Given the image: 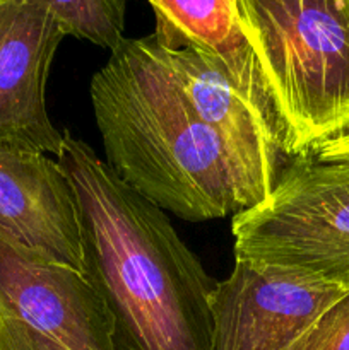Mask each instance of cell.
<instances>
[{
  "label": "cell",
  "instance_id": "6da1fadb",
  "mask_svg": "<svg viewBox=\"0 0 349 350\" xmlns=\"http://www.w3.org/2000/svg\"><path fill=\"white\" fill-rule=\"evenodd\" d=\"M57 161L74 191L82 273L112 317L116 350H211L218 282L164 211L68 132Z\"/></svg>",
  "mask_w": 349,
  "mask_h": 350
},
{
  "label": "cell",
  "instance_id": "7a4b0ae2",
  "mask_svg": "<svg viewBox=\"0 0 349 350\" xmlns=\"http://www.w3.org/2000/svg\"><path fill=\"white\" fill-rule=\"evenodd\" d=\"M89 94L106 166L127 187L192 222L246 207L224 144L192 111L153 34L125 38Z\"/></svg>",
  "mask_w": 349,
  "mask_h": 350
},
{
  "label": "cell",
  "instance_id": "3957f363",
  "mask_svg": "<svg viewBox=\"0 0 349 350\" xmlns=\"http://www.w3.org/2000/svg\"><path fill=\"white\" fill-rule=\"evenodd\" d=\"M283 133L298 156L349 130V0H240Z\"/></svg>",
  "mask_w": 349,
  "mask_h": 350
},
{
  "label": "cell",
  "instance_id": "277c9868",
  "mask_svg": "<svg viewBox=\"0 0 349 350\" xmlns=\"http://www.w3.org/2000/svg\"><path fill=\"white\" fill-rule=\"evenodd\" d=\"M235 262L349 291V163L298 154L270 193L236 212Z\"/></svg>",
  "mask_w": 349,
  "mask_h": 350
},
{
  "label": "cell",
  "instance_id": "5b68a950",
  "mask_svg": "<svg viewBox=\"0 0 349 350\" xmlns=\"http://www.w3.org/2000/svg\"><path fill=\"white\" fill-rule=\"evenodd\" d=\"M0 350H116L84 273L0 229Z\"/></svg>",
  "mask_w": 349,
  "mask_h": 350
},
{
  "label": "cell",
  "instance_id": "8992f818",
  "mask_svg": "<svg viewBox=\"0 0 349 350\" xmlns=\"http://www.w3.org/2000/svg\"><path fill=\"white\" fill-rule=\"evenodd\" d=\"M154 41L192 111L224 144L240 176L245 208L262 202L286 156L276 120L250 101L204 51L192 44L161 43L156 36Z\"/></svg>",
  "mask_w": 349,
  "mask_h": 350
},
{
  "label": "cell",
  "instance_id": "52a82bcc",
  "mask_svg": "<svg viewBox=\"0 0 349 350\" xmlns=\"http://www.w3.org/2000/svg\"><path fill=\"white\" fill-rule=\"evenodd\" d=\"M348 294L235 262L212 297L211 350H305L320 318Z\"/></svg>",
  "mask_w": 349,
  "mask_h": 350
},
{
  "label": "cell",
  "instance_id": "ba28073f",
  "mask_svg": "<svg viewBox=\"0 0 349 350\" xmlns=\"http://www.w3.org/2000/svg\"><path fill=\"white\" fill-rule=\"evenodd\" d=\"M64 38L40 3L0 0V142L60 156L65 133L51 123L44 89Z\"/></svg>",
  "mask_w": 349,
  "mask_h": 350
},
{
  "label": "cell",
  "instance_id": "9c48e42d",
  "mask_svg": "<svg viewBox=\"0 0 349 350\" xmlns=\"http://www.w3.org/2000/svg\"><path fill=\"white\" fill-rule=\"evenodd\" d=\"M0 229L82 272L74 191L58 161L48 154L0 142Z\"/></svg>",
  "mask_w": 349,
  "mask_h": 350
},
{
  "label": "cell",
  "instance_id": "30bf717a",
  "mask_svg": "<svg viewBox=\"0 0 349 350\" xmlns=\"http://www.w3.org/2000/svg\"><path fill=\"white\" fill-rule=\"evenodd\" d=\"M161 43L192 44L259 108L274 115L266 81L246 34L240 0H147ZM279 125V123H277Z\"/></svg>",
  "mask_w": 349,
  "mask_h": 350
},
{
  "label": "cell",
  "instance_id": "8fae6325",
  "mask_svg": "<svg viewBox=\"0 0 349 350\" xmlns=\"http://www.w3.org/2000/svg\"><path fill=\"white\" fill-rule=\"evenodd\" d=\"M53 14L65 36L86 40L112 53L123 40L127 0H33Z\"/></svg>",
  "mask_w": 349,
  "mask_h": 350
},
{
  "label": "cell",
  "instance_id": "7c38bea8",
  "mask_svg": "<svg viewBox=\"0 0 349 350\" xmlns=\"http://www.w3.org/2000/svg\"><path fill=\"white\" fill-rule=\"evenodd\" d=\"M305 350H349V294L320 318Z\"/></svg>",
  "mask_w": 349,
  "mask_h": 350
},
{
  "label": "cell",
  "instance_id": "4fadbf2b",
  "mask_svg": "<svg viewBox=\"0 0 349 350\" xmlns=\"http://www.w3.org/2000/svg\"><path fill=\"white\" fill-rule=\"evenodd\" d=\"M315 157L322 161H341V163H349V130L327 140V142L318 144L315 149H311Z\"/></svg>",
  "mask_w": 349,
  "mask_h": 350
}]
</instances>
